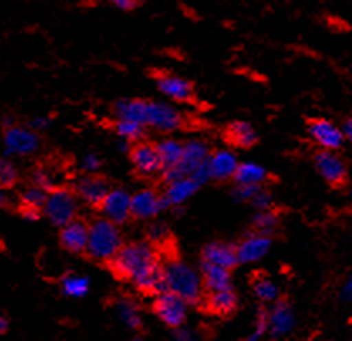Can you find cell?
Returning a JSON list of instances; mask_svg holds the SVG:
<instances>
[{
  "label": "cell",
  "mask_w": 352,
  "mask_h": 341,
  "mask_svg": "<svg viewBox=\"0 0 352 341\" xmlns=\"http://www.w3.org/2000/svg\"><path fill=\"white\" fill-rule=\"evenodd\" d=\"M110 262L120 279L130 280L138 291L145 294L162 292V264L152 243L135 242L123 245Z\"/></svg>",
  "instance_id": "obj_1"
},
{
  "label": "cell",
  "mask_w": 352,
  "mask_h": 341,
  "mask_svg": "<svg viewBox=\"0 0 352 341\" xmlns=\"http://www.w3.org/2000/svg\"><path fill=\"white\" fill-rule=\"evenodd\" d=\"M179 296L187 304H196L201 299V277L182 260H168L162 265V292Z\"/></svg>",
  "instance_id": "obj_2"
},
{
  "label": "cell",
  "mask_w": 352,
  "mask_h": 341,
  "mask_svg": "<svg viewBox=\"0 0 352 341\" xmlns=\"http://www.w3.org/2000/svg\"><path fill=\"white\" fill-rule=\"evenodd\" d=\"M123 247V237L118 225L100 218L88 225V245L86 252L95 260L110 262Z\"/></svg>",
  "instance_id": "obj_3"
},
{
  "label": "cell",
  "mask_w": 352,
  "mask_h": 341,
  "mask_svg": "<svg viewBox=\"0 0 352 341\" xmlns=\"http://www.w3.org/2000/svg\"><path fill=\"white\" fill-rule=\"evenodd\" d=\"M44 215L56 227H65L66 223L73 222L78 213V198L73 189L54 188L50 191L43 206Z\"/></svg>",
  "instance_id": "obj_4"
},
{
  "label": "cell",
  "mask_w": 352,
  "mask_h": 341,
  "mask_svg": "<svg viewBox=\"0 0 352 341\" xmlns=\"http://www.w3.org/2000/svg\"><path fill=\"white\" fill-rule=\"evenodd\" d=\"M209 147L202 141H189L182 147V157L179 164L172 169H164V179L166 183L174 181V179L182 178V176H190L197 167L208 161Z\"/></svg>",
  "instance_id": "obj_5"
},
{
  "label": "cell",
  "mask_w": 352,
  "mask_h": 341,
  "mask_svg": "<svg viewBox=\"0 0 352 341\" xmlns=\"http://www.w3.org/2000/svg\"><path fill=\"white\" fill-rule=\"evenodd\" d=\"M153 311L168 328H181L187 318V302L172 292H159L153 302Z\"/></svg>",
  "instance_id": "obj_6"
},
{
  "label": "cell",
  "mask_w": 352,
  "mask_h": 341,
  "mask_svg": "<svg viewBox=\"0 0 352 341\" xmlns=\"http://www.w3.org/2000/svg\"><path fill=\"white\" fill-rule=\"evenodd\" d=\"M3 147L9 156H31L39 147V137L29 127H7Z\"/></svg>",
  "instance_id": "obj_7"
},
{
  "label": "cell",
  "mask_w": 352,
  "mask_h": 341,
  "mask_svg": "<svg viewBox=\"0 0 352 341\" xmlns=\"http://www.w3.org/2000/svg\"><path fill=\"white\" fill-rule=\"evenodd\" d=\"M145 125L160 130V132H174V130H177L182 125V115L172 105L162 102H148Z\"/></svg>",
  "instance_id": "obj_8"
},
{
  "label": "cell",
  "mask_w": 352,
  "mask_h": 341,
  "mask_svg": "<svg viewBox=\"0 0 352 341\" xmlns=\"http://www.w3.org/2000/svg\"><path fill=\"white\" fill-rule=\"evenodd\" d=\"M130 201H132V194L126 189H110L100 205L103 218L115 225L125 223L132 216Z\"/></svg>",
  "instance_id": "obj_9"
},
{
  "label": "cell",
  "mask_w": 352,
  "mask_h": 341,
  "mask_svg": "<svg viewBox=\"0 0 352 341\" xmlns=\"http://www.w3.org/2000/svg\"><path fill=\"white\" fill-rule=\"evenodd\" d=\"M309 134L310 137L314 138V142L320 145L322 151H339V149L342 147L344 141H346L342 132H340V127H337L336 123L331 122V120L325 118L310 120Z\"/></svg>",
  "instance_id": "obj_10"
},
{
  "label": "cell",
  "mask_w": 352,
  "mask_h": 341,
  "mask_svg": "<svg viewBox=\"0 0 352 341\" xmlns=\"http://www.w3.org/2000/svg\"><path fill=\"white\" fill-rule=\"evenodd\" d=\"M268 331L273 338H283L290 335L297 324V316L294 313V307L287 301H276L270 311H267Z\"/></svg>",
  "instance_id": "obj_11"
},
{
  "label": "cell",
  "mask_w": 352,
  "mask_h": 341,
  "mask_svg": "<svg viewBox=\"0 0 352 341\" xmlns=\"http://www.w3.org/2000/svg\"><path fill=\"white\" fill-rule=\"evenodd\" d=\"M316 163V169L329 185L340 186L347 178V167L346 163L337 156L336 152L331 151H320L314 157Z\"/></svg>",
  "instance_id": "obj_12"
},
{
  "label": "cell",
  "mask_w": 352,
  "mask_h": 341,
  "mask_svg": "<svg viewBox=\"0 0 352 341\" xmlns=\"http://www.w3.org/2000/svg\"><path fill=\"white\" fill-rule=\"evenodd\" d=\"M270 247H272L270 235L256 231V234L248 235V237L239 242V245L236 247V258L241 264H253V262H258L260 258L267 256Z\"/></svg>",
  "instance_id": "obj_13"
},
{
  "label": "cell",
  "mask_w": 352,
  "mask_h": 341,
  "mask_svg": "<svg viewBox=\"0 0 352 341\" xmlns=\"http://www.w3.org/2000/svg\"><path fill=\"white\" fill-rule=\"evenodd\" d=\"M130 157H132L135 171L140 176H145V178L162 171V163H160L155 145L144 144V142L133 145L130 149Z\"/></svg>",
  "instance_id": "obj_14"
},
{
  "label": "cell",
  "mask_w": 352,
  "mask_h": 341,
  "mask_svg": "<svg viewBox=\"0 0 352 341\" xmlns=\"http://www.w3.org/2000/svg\"><path fill=\"white\" fill-rule=\"evenodd\" d=\"M162 196L155 193L153 189H140L135 193L130 201V213L138 220H151L164 209Z\"/></svg>",
  "instance_id": "obj_15"
},
{
  "label": "cell",
  "mask_w": 352,
  "mask_h": 341,
  "mask_svg": "<svg viewBox=\"0 0 352 341\" xmlns=\"http://www.w3.org/2000/svg\"><path fill=\"white\" fill-rule=\"evenodd\" d=\"M108 191H110L108 183L96 174L83 176V178L78 179L76 186H74V194L80 196L89 206H100Z\"/></svg>",
  "instance_id": "obj_16"
},
{
  "label": "cell",
  "mask_w": 352,
  "mask_h": 341,
  "mask_svg": "<svg viewBox=\"0 0 352 341\" xmlns=\"http://www.w3.org/2000/svg\"><path fill=\"white\" fill-rule=\"evenodd\" d=\"M59 238H61L63 249H66L67 252L83 254L86 252V245H88V225L74 218L73 222L61 227Z\"/></svg>",
  "instance_id": "obj_17"
},
{
  "label": "cell",
  "mask_w": 352,
  "mask_h": 341,
  "mask_svg": "<svg viewBox=\"0 0 352 341\" xmlns=\"http://www.w3.org/2000/svg\"><path fill=\"white\" fill-rule=\"evenodd\" d=\"M202 264L214 265V267L221 269H231L238 264V258H236V247L226 242H214L209 243L208 247L202 252Z\"/></svg>",
  "instance_id": "obj_18"
},
{
  "label": "cell",
  "mask_w": 352,
  "mask_h": 341,
  "mask_svg": "<svg viewBox=\"0 0 352 341\" xmlns=\"http://www.w3.org/2000/svg\"><path fill=\"white\" fill-rule=\"evenodd\" d=\"M201 186L197 185L196 181L189 178V176H182V178L174 179V181L167 183L166 193L162 194V201L164 206H181L182 203H186L190 196H194L197 189Z\"/></svg>",
  "instance_id": "obj_19"
},
{
  "label": "cell",
  "mask_w": 352,
  "mask_h": 341,
  "mask_svg": "<svg viewBox=\"0 0 352 341\" xmlns=\"http://www.w3.org/2000/svg\"><path fill=\"white\" fill-rule=\"evenodd\" d=\"M157 86L164 95L172 99L174 102H189L192 99V85L190 81L184 80L175 74L162 73L157 76Z\"/></svg>",
  "instance_id": "obj_20"
},
{
  "label": "cell",
  "mask_w": 352,
  "mask_h": 341,
  "mask_svg": "<svg viewBox=\"0 0 352 341\" xmlns=\"http://www.w3.org/2000/svg\"><path fill=\"white\" fill-rule=\"evenodd\" d=\"M238 159L231 151H218L209 154L208 157V171L209 178L218 179V181H226L234 176L238 169Z\"/></svg>",
  "instance_id": "obj_21"
},
{
  "label": "cell",
  "mask_w": 352,
  "mask_h": 341,
  "mask_svg": "<svg viewBox=\"0 0 352 341\" xmlns=\"http://www.w3.org/2000/svg\"><path fill=\"white\" fill-rule=\"evenodd\" d=\"M147 103L145 100L126 99L120 100L115 105V115L118 120H126V122L138 123L145 127V118H147Z\"/></svg>",
  "instance_id": "obj_22"
},
{
  "label": "cell",
  "mask_w": 352,
  "mask_h": 341,
  "mask_svg": "<svg viewBox=\"0 0 352 341\" xmlns=\"http://www.w3.org/2000/svg\"><path fill=\"white\" fill-rule=\"evenodd\" d=\"M202 282H204L206 289L211 292L233 291V280H231V273L228 269L202 264Z\"/></svg>",
  "instance_id": "obj_23"
},
{
  "label": "cell",
  "mask_w": 352,
  "mask_h": 341,
  "mask_svg": "<svg viewBox=\"0 0 352 341\" xmlns=\"http://www.w3.org/2000/svg\"><path fill=\"white\" fill-rule=\"evenodd\" d=\"M226 141L236 147L248 149L256 144V132L248 122H233L226 129Z\"/></svg>",
  "instance_id": "obj_24"
},
{
  "label": "cell",
  "mask_w": 352,
  "mask_h": 341,
  "mask_svg": "<svg viewBox=\"0 0 352 341\" xmlns=\"http://www.w3.org/2000/svg\"><path fill=\"white\" fill-rule=\"evenodd\" d=\"M267 169L256 163H241L238 164L233 178L236 179V185L246 186H260L267 181Z\"/></svg>",
  "instance_id": "obj_25"
},
{
  "label": "cell",
  "mask_w": 352,
  "mask_h": 341,
  "mask_svg": "<svg viewBox=\"0 0 352 341\" xmlns=\"http://www.w3.org/2000/svg\"><path fill=\"white\" fill-rule=\"evenodd\" d=\"M182 147H184V144H181L179 141H174V138H166V141L155 145L159 159L162 163V171L172 169V167L177 166L182 157Z\"/></svg>",
  "instance_id": "obj_26"
},
{
  "label": "cell",
  "mask_w": 352,
  "mask_h": 341,
  "mask_svg": "<svg viewBox=\"0 0 352 341\" xmlns=\"http://www.w3.org/2000/svg\"><path fill=\"white\" fill-rule=\"evenodd\" d=\"M236 306H238V299L233 291H218L211 292L208 299V307L209 311H212L214 314L219 316H230L231 313H234Z\"/></svg>",
  "instance_id": "obj_27"
},
{
  "label": "cell",
  "mask_w": 352,
  "mask_h": 341,
  "mask_svg": "<svg viewBox=\"0 0 352 341\" xmlns=\"http://www.w3.org/2000/svg\"><path fill=\"white\" fill-rule=\"evenodd\" d=\"M61 289H63V292H65V296H67V298L81 299L89 292V279L86 276L69 273V276L63 277Z\"/></svg>",
  "instance_id": "obj_28"
},
{
  "label": "cell",
  "mask_w": 352,
  "mask_h": 341,
  "mask_svg": "<svg viewBox=\"0 0 352 341\" xmlns=\"http://www.w3.org/2000/svg\"><path fill=\"white\" fill-rule=\"evenodd\" d=\"M117 313L118 318L122 320V323L126 326V328L138 329L142 326V316L140 309L135 304L132 299H118L117 301Z\"/></svg>",
  "instance_id": "obj_29"
},
{
  "label": "cell",
  "mask_w": 352,
  "mask_h": 341,
  "mask_svg": "<svg viewBox=\"0 0 352 341\" xmlns=\"http://www.w3.org/2000/svg\"><path fill=\"white\" fill-rule=\"evenodd\" d=\"M253 292L261 302H273L278 299V286L273 282L270 277L258 276L256 279L253 280Z\"/></svg>",
  "instance_id": "obj_30"
},
{
  "label": "cell",
  "mask_w": 352,
  "mask_h": 341,
  "mask_svg": "<svg viewBox=\"0 0 352 341\" xmlns=\"http://www.w3.org/2000/svg\"><path fill=\"white\" fill-rule=\"evenodd\" d=\"M47 193L44 189L37 188V186H29L21 193V208H29L36 209V211H41L44 206V201H46Z\"/></svg>",
  "instance_id": "obj_31"
},
{
  "label": "cell",
  "mask_w": 352,
  "mask_h": 341,
  "mask_svg": "<svg viewBox=\"0 0 352 341\" xmlns=\"http://www.w3.org/2000/svg\"><path fill=\"white\" fill-rule=\"evenodd\" d=\"M115 130H117L120 138H123V141L126 142H137L140 141L142 136H144V125L126 122V120H117Z\"/></svg>",
  "instance_id": "obj_32"
},
{
  "label": "cell",
  "mask_w": 352,
  "mask_h": 341,
  "mask_svg": "<svg viewBox=\"0 0 352 341\" xmlns=\"http://www.w3.org/2000/svg\"><path fill=\"white\" fill-rule=\"evenodd\" d=\"M19 179L16 164L9 159H0V189L12 188Z\"/></svg>",
  "instance_id": "obj_33"
},
{
  "label": "cell",
  "mask_w": 352,
  "mask_h": 341,
  "mask_svg": "<svg viewBox=\"0 0 352 341\" xmlns=\"http://www.w3.org/2000/svg\"><path fill=\"white\" fill-rule=\"evenodd\" d=\"M253 223L254 227L258 228L260 234L270 235L273 230H275L276 225H278V215L273 213L272 209H265V211H260L256 216H254Z\"/></svg>",
  "instance_id": "obj_34"
},
{
  "label": "cell",
  "mask_w": 352,
  "mask_h": 341,
  "mask_svg": "<svg viewBox=\"0 0 352 341\" xmlns=\"http://www.w3.org/2000/svg\"><path fill=\"white\" fill-rule=\"evenodd\" d=\"M32 185L37 186V188L44 189L46 193H50V191L56 188L54 174H52L50 169H46V167H39V169L34 171Z\"/></svg>",
  "instance_id": "obj_35"
},
{
  "label": "cell",
  "mask_w": 352,
  "mask_h": 341,
  "mask_svg": "<svg viewBox=\"0 0 352 341\" xmlns=\"http://www.w3.org/2000/svg\"><path fill=\"white\" fill-rule=\"evenodd\" d=\"M260 186H246V185H236V188L231 193L234 201L238 203H246V201H252V198L258 193Z\"/></svg>",
  "instance_id": "obj_36"
},
{
  "label": "cell",
  "mask_w": 352,
  "mask_h": 341,
  "mask_svg": "<svg viewBox=\"0 0 352 341\" xmlns=\"http://www.w3.org/2000/svg\"><path fill=\"white\" fill-rule=\"evenodd\" d=\"M268 331V323H267V311L261 309L260 313H258L256 316V321H254V329L252 335L248 336L245 341H260L261 336L265 335V333Z\"/></svg>",
  "instance_id": "obj_37"
},
{
  "label": "cell",
  "mask_w": 352,
  "mask_h": 341,
  "mask_svg": "<svg viewBox=\"0 0 352 341\" xmlns=\"http://www.w3.org/2000/svg\"><path fill=\"white\" fill-rule=\"evenodd\" d=\"M148 240L152 245H162L164 242L168 238V230L164 223H153L151 228H148Z\"/></svg>",
  "instance_id": "obj_38"
},
{
  "label": "cell",
  "mask_w": 352,
  "mask_h": 341,
  "mask_svg": "<svg viewBox=\"0 0 352 341\" xmlns=\"http://www.w3.org/2000/svg\"><path fill=\"white\" fill-rule=\"evenodd\" d=\"M101 167V159L96 152H88L81 159V169H83L86 174H95Z\"/></svg>",
  "instance_id": "obj_39"
},
{
  "label": "cell",
  "mask_w": 352,
  "mask_h": 341,
  "mask_svg": "<svg viewBox=\"0 0 352 341\" xmlns=\"http://www.w3.org/2000/svg\"><path fill=\"white\" fill-rule=\"evenodd\" d=\"M272 194H270V191H263V189H258V193L254 194L252 198V203L256 209H260V211H265V209H270V206H272Z\"/></svg>",
  "instance_id": "obj_40"
},
{
  "label": "cell",
  "mask_w": 352,
  "mask_h": 341,
  "mask_svg": "<svg viewBox=\"0 0 352 341\" xmlns=\"http://www.w3.org/2000/svg\"><path fill=\"white\" fill-rule=\"evenodd\" d=\"M51 123V118L50 117H44V115H36V117L31 118V122H29V129L34 130H44L47 129Z\"/></svg>",
  "instance_id": "obj_41"
},
{
  "label": "cell",
  "mask_w": 352,
  "mask_h": 341,
  "mask_svg": "<svg viewBox=\"0 0 352 341\" xmlns=\"http://www.w3.org/2000/svg\"><path fill=\"white\" fill-rule=\"evenodd\" d=\"M174 341H197V338L194 336V333L189 331V329L177 328V329H175Z\"/></svg>",
  "instance_id": "obj_42"
},
{
  "label": "cell",
  "mask_w": 352,
  "mask_h": 341,
  "mask_svg": "<svg viewBox=\"0 0 352 341\" xmlns=\"http://www.w3.org/2000/svg\"><path fill=\"white\" fill-rule=\"evenodd\" d=\"M108 2H111L115 7L122 10H132L133 7L138 6L137 0H108Z\"/></svg>",
  "instance_id": "obj_43"
},
{
  "label": "cell",
  "mask_w": 352,
  "mask_h": 341,
  "mask_svg": "<svg viewBox=\"0 0 352 341\" xmlns=\"http://www.w3.org/2000/svg\"><path fill=\"white\" fill-rule=\"evenodd\" d=\"M351 294H352V282L349 279V280H346V282H344L342 287H340L339 296H340V299H342L344 302H349L351 301Z\"/></svg>",
  "instance_id": "obj_44"
},
{
  "label": "cell",
  "mask_w": 352,
  "mask_h": 341,
  "mask_svg": "<svg viewBox=\"0 0 352 341\" xmlns=\"http://www.w3.org/2000/svg\"><path fill=\"white\" fill-rule=\"evenodd\" d=\"M21 215L22 218L28 220V222H36V220H39V211H36V209H29V208H22L21 209Z\"/></svg>",
  "instance_id": "obj_45"
},
{
  "label": "cell",
  "mask_w": 352,
  "mask_h": 341,
  "mask_svg": "<svg viewBox=\"0 0 352 341\" xmlns=\"http://www.w3.org/2000/svg\"><path fill=\"white\" fill-rule=\"evenodd\" d=\"M340 132H342L344 138H351L352 137V120L351 118L344 122V127L340 129Z\"/></svg>",
  "instance_id": "obj_46"
},
{
  "label": "cell",
  "mask_w": 352,
  "mask_h": 341,
  "mask_svg": "<svg viewBox=\"0 0 352 341\" xmlns=\"http://www.w3.org/2000/svg\"><path fill=\"white\" fill-rule=\"evenodd\" d=\"M7 329H9V321H7V318L0 316V335H3Z\"/></svg>",
  "instance_id": "obj_47"
},
{
  "label": "cell",
  "mask_w": 352,
  "mask_h": 341,
  "mask_svg": "<svg viewBox=\"0 0 352 341\" xmlns=\"http://www.w3.org/2000/svg\"><path fill=\"white\" fill-rule=\"evenodd\" d=\"M6 201H7L6 193H3V189H0V208H2V206L6 205Z\"/></svg>",
  "instance_id": "obj_48"
},
{
  "label": "cell",
  "mask_w": 352,
  "mask_h": 341,
  "mask_svg": "<svg viewBox=\"0 0 352 341\" xmlns=\"http://www.w3.org/2000/svg\"><path fill=\"white\" fill-rule=\"evenodd\" d=\"M305 341H314V340H305Z\"/></svg>",
  "instance_id": "obj_49"
},
{
  "label": "cell",
  "mask_w": 352,
  "mask_h": 341,
  "mask_svg": "<svg viewBox=\"0 0 352 341\" xmlns=\"http://www.w3.org/2000/svg\"><path fill=\"white\" fill-rule=\"evenodd\" d=\"M133 341H140V340H133Z\"/></svg>",
  "instance_id": "obj_50"
}]
</instances>
